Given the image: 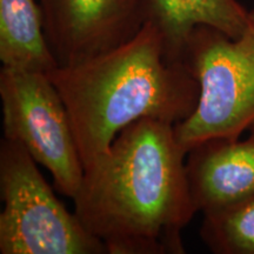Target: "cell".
<instances>
[{
  "instance_id": "cell-1",
  "label": "cell",
  "mask_w": 254,
  "mask_h": 254,
  "mask_svg": "<svg viewBox=\"0 0 254 254\" xmlns=\"http://www.w3.org/2000/svg\"><path fill=\"white\" fill-rule=\"evenodd\" d=\"M174 125L141 119L84 170L74 213L110 254H183L196 213Z\"/></svg>"
},
{
  "instance_id": "cell-7",
  "label": "cell",
  "mask_w": 254,
  "mask_h": 254,
  "mask_svg": "<svg viewBox=\"0 0 254 254\" xmlns=\"http://www.w3.org/2000/svg\"><path fill=\"white\" fill-rule=\"evenodd\" d=\"M190 198L202 214L254 195V124L245 139H211L186 154Z\"/></svg>"
},
{
  "instance_id": "cell-10",
  "label": "cell",
  "mask_w": 254,
  "mask_h": 254,
  "mask_svg": "<svg viewBox=\"0 0 254 254\" xmlns=\"http://www.w3.org/2000/svg\"><path fill=\"white\" fill-rule=\"evenodd\" d=\"M200 237L212 253L254 254V195L204 214Z\"/></svg>"
},
{
  "instance_id": "cell-6",
  "label": "cell",
  "mask_w": 254,
  "mask_h": 254,
  "mask_svg": "<svg viewBox=\"0 0 254 254\" xmlns=\"http://www.w3.org/2000/svg\"><path fill=\"white\" fill-rule=\"evenodd\" d=\"M58 66L86 62L132 40L148 21V0H38Z\"/></svg>"
},
{
  "instance_id": "cell-3",
  "label": "cell",
  "mask_w": 254,
  "mask_h": 254,
  "mask_svg": "<svg viewBox=\"0 0 254 254\" xmlns=\"http://www.w3.org/2000/svg\"><path fill=\"white\" fill-rule=\"evenodd\" d=\"M180 62L199 85L190 118L174 125L186 152L211 139L240 138L254 124V9L244 33L231 38L217 28L196 26Z\"/></svg>"
},
{
  "instance_id": "cell-9",
  "label": "cell",
  "mask_w": 254,
  "mask_h": 254,
  "mask_svg": "<svg viewBox=\"0 0 254 254\" xmlns=\"http://www.w3.org/2000/svg\"><path fill=\"white\" fill-rule=\"evenodd\" d=\"M2 67L50 73L58 63L47 44L37 0H0Z\"/></svg>"
},
{
  "instance_id": "cell-8",
  "label": "cell",
  "mask_w": 254,
  "mask_h": 254,
  "mask_svg": "<svg viewBox=\"0 0 254 254\" xmlns=\"http://www.w3.org/2000/svg\"><path fill=\"white\" fill-rule=\"evenodd\" d=\"M250 15L238 0H148V21L160 32L173 62H180L187 38L196 26L205 25L238 38L249 26Z\"/></svg>"
},
{
  "instance_id": "cell-5",
  "label": "cell",
  "mask_w": 254,
  "mask_h": 254,
  "mask_svg": "<svg viewBox=\"0 0 254 254\" xmlns=\"http://www.w3.org/2000/svg\"><path fill=\"white\" fill-rule=\"evenodd\" d=\"M4 138L23 146L53 177L56 189L73 199L84 177L65 104L46 73L1 67Z\"/></svg>"
},
{
  "instance_id": "cell-4",
  "label": "cell",
  "mask_w": 254,
  "mask_h": 254,
  "mask_svg": "<svg viewBox=\"0 0 254 254\" xmlns=\"http://www.w3.org/2000/svg\"><path fill=\"white\" fill-rule=\"evenodd\" d=\"M1 254H103L106 247L57 198L18 142L0 141Z\"/></svg>"
},
{
  "instance_id": "cell-2",
  "label": "cell",
  "mask_w": 254,
  "mask_h": 254,
  "mask_svg": "<svg viewBox=\"0 0 254 254\" xmlns=\"http://www.w3.org/2000/svg\"><path fill=\"white\" fill-rule=\"evenodd\" d=\"M47 75L67 109L84 170L131 124L176 125L190 118L199 99L198 82L183 63L168 58L151 21L128 43Z\"/></svg>"
}]
</instances>
